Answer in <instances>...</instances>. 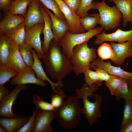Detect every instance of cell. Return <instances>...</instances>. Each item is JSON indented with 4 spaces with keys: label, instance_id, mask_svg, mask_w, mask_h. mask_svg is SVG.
Masks as SVG:
<instances>
[{
    "label": "cell",
    "instance_id": "1",
    "mask_svg": "<svg viewBox=\"0 0 132 132\" xmlns=\"http://www.w3.org/2000/svg\"><path fill=\"white\" fill-rule=\"evenodd\" d=\"M59 42L53 39L42 58L47 73L54 80H61L73 71L70 59L61 51Z\"/></svg>",
    "mask_w": 132,
    "mask_h": 132
},
{
    "label": "cell",
    "instance_id": "2",
    "mask_svg": "<svg viewBox=\"0 0 132 132\" xmlns=\"http://www.w3.org/2000/svg\"><path fill=\"white\" fill-rule=\"evenodd\" d=\"M99 87L96 84L89 86L84 84L80 88L75 90L76 96L79 99L82 100V113L84 115L90 127L98 123V118L102 116L100 109L102 101V97L100 95L94 93L98 89Z\"/></svg>",
    "mask_w": 132,
    "mask_h": 132
},
{
    "label": "cell",
    "instance_id": "3",
    "mask_svg": "<svg viewBox=\"0 0 132 132\" xmlns=\"http://www.w3.org/2000/svg\"><path fill=\"white\" fill-rule=\"evenodd\" d=\"M79 99L76 96H70L60 107L55 109V118L62 128L72 129L78 125L82 114Z\"/></svg>",
    "mask_w": 132,
    "mask_h": 132
},
{
    "label": "cell",
    "instance_id": "4",
    "mask_svg": "<svg viewBox=\"0 0 132 132\" xmlns=\"http://www.w3.org/2000/svg\"><path fill=\"white\" fill-rule=\"evenodd\" d=\"M96 49L90 48L87 42L74 47L70 58L73 67V71L77 76L83 73L90 68L91 62L97 57Z\"/></svg>",
    "mask_w": 132,
    "mask_h": 132
},
{
    "label": "cell",
    "instance_id": "5",
    "mask_svg": "<svg viewBox=\"0 0 132 132\" xmlns=\"http://www.w3.org/2000/svg\"><path fill=\"white\" fill-rule=\"evenodd\" d=\"M93 9H97L100 17L99 24L106 31L111 30L119 26L122 15L117 6H108L105 0L92 3Z\"/></svg>",
    "mask_w": 132,
    "mask_h": 132
},
{
    "label": "cell",
    "instance_id": "6",
    "mask_svg": "<svg viewBox=\"0 0 132 132\" xmlns=\"http://www.w3.org/2000/svg\"><path fill=\"white\" fill-rule=\"evenodd\" d=\"M104 29L101 26L82 33H73L68 32L58 42L62 52L70 59L75 47L88 42L94 36L101 33Z\"/></svg>",
    "mask_w": 132,
    "mask_h": 132
},
{
    "label": "cell",
    "instance_id": "7",
    "mask_svg": "<svg viewBox=\"0 0 132 132\" xmlns=\"http://www.w3.org/2000/svg\"><path fill=\"white\" fill-rule=\"evenodd\" d=\"M44 23H38L26 28L24 43L31 46L35 50L40 59H42L44 53L42 49L40 34Z\"/></svg>",
    "mask_w": 132,
    "mask_h": 132
},
{
    "label": "cell",
    "instance_id": "8",
    "mask_svg": "<svg viewBox=\"0 0 132 132\" xmlns=\"http://www.w3.org/2000/svg\"><path fill=\"white\" fill-rule=\"evenodd\" d=\"M28 88L25 85H17L0 102V117H12L16 115L12 110L14 102L17 98L19 93Z\"/></svg>",
    "mask_w": 132,
    "mask_h": 132
},
{
    "label": "cell",
    "instance_id": "9",
    "mask_svg": "<svg viewBox=\"0 0 132 132\" xmlns=\"http://www.w3.org/2000/svg\"><path fill=\"white\" fill-rule=\"evenodd\" d=\"M35 124L33 132H52L51 123L55 118V110L44 111L36 109Z\"/></svg>",
    "mask_w": 132,
    "mask_h": 132
},
{
    "label": "cell",
    "instance_id": "10",
    "mask_svg": "<svg viewBox=\"0 0 132 132\" xmlns=\"http://www.w3.org/2000/svg\"><path fill=\"white\" fill-rule=\"evenodd\" d=\"M55 0L69 25V32L73 33L85 32V31L81 25L80 18L76 12L70 9L62 0Z\"/></svg>",
    "mask_w": 132,
    "mask_h": 132
},
{
    "label": "cell",
    "instance_id": "11",
    "mask_svg": "<svg viewBox=\"0 0 132 132\" xmlns=\"http://www.w3.org/2000/svg\"><path fill=\"white\" fill-rule=\"evenodd\" d=\"M109 44L113 52V57L111 60L115 65L121 66L127 58L132 56V41L118 43L110 42Z\"/></svg>",
    "mask_w": 132,
    "mask_h": 132
},
{
    "label": "cell",
    "instance_id": "12",
    "mask_svg": "<svg viewBox=\"0 0 132 132\" xmlns=\"http://www.w3.org/2000/svg\"><path fill=\"white\" fill-rule=\"evenodd\" d=\"M96 36L94 43L96 45L101 44L106 41L120 43L132 41V29L124 31L118 28L115 32L111 33H106L105 31H103Z\"/></svg>",
    "mask_w": 132,
    "mask_h": 132
},
{
    "label": "cell",
    "instance_id": "13",
    "mask_svg": "<svg viewBox=\"0 0 132 132\" xmlns=\"http://www.w3.org/2000/svg\"><path fill=\"white\" fill-rule=\"evenodd\" d=\"M35 73L31 67L27 66L24 70L18 73L10 81L12 85H19L26 84H33L41 87L46 85L43 81L38 79L35 76Z\"/></svg>",
    "mask_w": 132,
    "mask_h": 132
},
{
    "label": "cell",
    "instance_id": "14",
    "mask_svg": "<svg viewBox=\"0 0 132 132\" xmlns=\"http://www.w3.org/2000/svg\"><path fill=\"white\" fill-rule=\"evenodd\" d=\"M38 0H31L24 16L26 28L38 23H44L40 10V3Z\"/></svg>",
    "mask_w": 132,
    "mask_h": 132
},
{
    "label": "cell",
    "instance_id": "15",
    "mask_svg": "<svg viewBox=\"0 0 132 132\" xmlns=\"http://www.w3.org/2000/svg\"><path fill=\"white\" fill-rule=\"evenodd\" d=\"M31 52L33 56L34 61L31 67L34 70L36 75V77L39 80L44 81H47L50 85L54 93H57L58 91L57 88L61 87L63 86L62 80H58L56 83H54L51 81L44 72L42 65V63L35 50L32 49Z\"/></svg>",
    "mask_w": 132,
    "mask_h": 132
},
{
    "label": "cell",
    "instance_id": "16",
    "mask_svg": "<svg viewBox=\"0 0 132 132\" xmlns=\"http://www.w3.org/2000/svg\"><path fill=\"white\" fill-rule=\"evenodd\" d=\"M6 66L11 68L18 73L24 70L27 66L20 52L19 45L13 41L10 46Z\"/></svg>",
    "mask_w": 132,
    "mask_h": 132
},
{
    "label": "cell",
    "instance_id": "17",
    "mask_svg": "<svg viewBox=\"0 0 132 132\" xmlns=\"http://www.w3.org/2000/svg\"><path fill=\"white\" fill-rule=\"evenodd\" d=\"M102 69L110 74L130 80L132 79V73L126 71L120 67L112 66L110 61L105 62L99 58H96L90 63V66Z\"/></svg>",
    "mask_w": 132,
    "mask_h": 132
},
{
    "label": "cell",
    "instance_id": "18",
    "mask_svg": "<svg viewBox=\"0 0 132 132\" xmlns=\"http://www.w3.org/2000/svg\"><path fill=\"white\" fill-rule=\"evenodd\" d=\"M40 10L44 21V27L43 32L44 34V40L42 47L43 51L45 54L48 52L51 42L55 37L52 28V21L51 18L43 6H40Z\"/></svg>",
    "mask_w": 132,
    "mask_h": 132
},
{
    "label": "cell",
    "instance_id": "19",
    "mask_svg": "<svg viewBox=\"0 0 132 132\" xmlns=\"http://www.w3.org/2000/svg\"><path fill=\"white\" fill-rule=\"evenodd\" d=\"M44 8L49 14L52 21V28L55 37L54 39L59 42L61 38L69 31V25L66 20H63L56 17L49 9Z\"/></svg>",
    "mask_w": 132,
    "mask_h": 132
},
{
    "label": "cell",
    "instance_id": "20",
    "mask_svg": "<svg viewBox=\"0 0 132 132\" xmlns=\"http://www.w3.org/2000/svg\"><path fill=\"white\" fill-rule=\"evenodd\" d=\"M30 117L17 114L12 117H0V124L4 127L8 132H18Z\"/></svg>",
    "mask_w": 132,
    "mask_h": 132
},
{
    "label": "cell",
    "instance_id": "21",
    "mask_svg": "<svg viewBox=\"0 0 132 132\" xmlns=\"http://www.w3.org/2000/svg\"><path fill=\"white\" fill-rule=\"evenodd\" d=\"M25 21L24 17L9 12L0 23V34H4L11 29Z\"/></svg>",
    "mask_w": 132,
    "mask_h": 132
},
{
    "label": "cell",
    "instance_id": "22",
    "mask_svg": "<svg viewBox=\"0 0 132 132\" xmlns=\"http://www.w3.org/2000/svg\"><path fill=\"white\" fill-rule=\"evenodd\" d=\"M122 15V26L126 27L132 22V0H113Z\"/></svg>",
    "mask_w": 132,
    "mask_h": 132
},
{
    "label": "cell",
    "instance_id": "23",
    "mask_svg": "<svg viewBox=\"0 0 132 132\" xmlns=\"http://www.w3.org/2000/svg\"><path fill=\"white\" fill-rule=\"evenodd\" d=\"M12 40L4 34H0V66H7Z\"/></svg>",
    "mask_w": 132,
    "mask_h": 132
},
{
    "label": "cell",
    "instance_id": "24",
    "mask_svg": "<svg viewBox=\"0 0 132 132\" xmlns=\"http://www.w3.org/2000/svg\"><path fill=\"white\" fill-rule=\"evenodd\" d=\"M26 25L24 22L7 32L4 34L19 45L24 43Z\"/></svg>",
    "mask_w": 132,
    "mask_h": 132
},
{
    "label": "cell",
    "instance_id": "25",
    "mask_svg": "<svg viewBox=\"0 0 132 132\" xmlns=\"http://www.w3.org/2000/svg\"><path fill=\"white\" fill-rule=\"evenodd\" d=\"M116 99H123L125 101L131 100V86L130 80L123 78L114 96Z\"/></svg>",
    "mask_w": 132,
    "mask_h": 132
},
{
    "label": "cell",
    "instance_id": "26",
    "mask_svg": "<svg viewBox=\"0 0 132 132\" xmlns=\"http://www.w3.org/2000/svg\"><path fill=\"white\" fill-rule=\"evenodd\" d=\"M31 0H14L10 6V12L13 14L21 15L24 16L27 7Z\"/></svg>",
    "mask_w": 132,
    "mask_h": 132
},
{
    "label": "cell",
    "instance_id": "27",
    "mask_svg": "<svg viewBox=\"0 0 132 132\" xmlns=\"http://www.w3.org/2000/svg\"><path fill=\"white\" fill-rule=\"evenodd\" d=\"M100 19L99 14L98 13L80 18V20L81 25L85 32L95 28L99 24Z\"/></svg>",
    "mask_w": 132,
    "mask_h": 132
},
{
    "label": "cell",
    "instance_id": "28",
    "mask_svg": "<svg viewBox=\"0 0 132 132\" xmlns=\"http://www.w3.org/2000/svg\"><path fill=\"white\" fill-rule=\"evenodd\" d=\"M19 48L24 63L27 66L31 67L34 61L31 52L32 47L28 44L24 43L19 45Z\"/></svg>",
    "mask_w": 132,
    "mask_h": 132
},
{
    "label": "cell",
    "instance_id": "29",
    "mask_svg": "<svg viewBox=\"0 0 132 132\" xmlns=\"http://www.w3.org/2000/svg\"><path fill=\"white\" fill-rule=\"evenodd\" d=\"M18 73L11 68L6 66H0V85H3Z\"/></svg>",
    "mask_w": 132,
    "mask_h": 132
},
{
    "label": "cell",
    "instance_id": "30",
    "mask_svg": "<svg viewBox=\"0 0 132 132\" xmlns=\"http://www.w3.org/2000/svg\"><path fill=\"white\" fill-rule=\"evenodd\" d=\"M45 6L53 11L54 15L59 18L66 20L65 16L60 10L58 4L55 0H38Z\"/></svg>",
    "mask_w": 132,
    "mask_h": 132
},
{
    "label": "cell",
    "instance_id": "31",
    "mask_svg": "<svg viewBox=\"0 0 132 132\" xmlns=\"http://www.w3.org/2000/svg\"><path fill=\"white\" fill-rule=\"evenodd\" d=\"M84 80L86 84L90 86L96 84L99 87L102 85V82L100 80L98 74L95 71L91 70L90 68L86 69L83 73Z\"/></svg>",
    "mask_w": 132,
    "mask_h": 132
},
{
    "label": "cell",
    "instance_id": "32",
    "mask_svg": "<svg viewBox=\"0 0 132 132\" xmlns=\"http://www.w3.org/2000/svg\"><path fill=\"white\" fill-rule=\"evenodd\" d=\"M97 53L99 57L102 60L111 59L113 55L112 48L109 44L103 43L98 48Z\"/></svg>",
    "mask_w": 132,
    "mask_h": 132
},
{
    "label": "cell",
    "instance_id": "33",
    "mask_svg": "<svg viewBox=\"0 0 132 132\" xmlns=\"http://www.w3.org/2000/svg\"><path fill=\"white\" fill-rule=\"evenodd\" d=\"M33 102L37 109L44 111H54L55 109L51 103L45 101L42 98L37 95H33Z\"/></svg>",
    "mask_w": 132,
    "mask_h": 132
},
{
    "label": "cell",
    "instance_id": "34",
    "mask_svg": "<svg viewBox=\"0 0 132 132\" xmlns=\"http://www.w3.org/2000/svg\"><path fill=\"white\" fill-rule=\"evenodd\" d=\"M132 121V100L125 101L122 120L120 125L121 128Z\"/></svg>",
    "mask_w": 132,
    "mask_h": 132
},
{
    "label": "cell",
    "instance_id": "35",
    "mask_svg": "<svg viewBox=\"0 0 132 132\" xmlns=\"http://www.w3.org/2000/svg\"><path fill=\"white\" fill-rule=\"evenodd\" d=\"M93 0H80L78 8L76 12L80 18L90 15L88 13L89 10L93 9L92 4Z\"/></svg>",
    "mask_w": 132,
    "mask_h": 132
},
{
    "label": "cell",
    "instance_id": "36",
    "mask_svg": "<svg viewBox=\"0 0 132 132\" xmlns=\"http://www.w3.org/2000/svg\"><path fill=\"white\" fill-rule=\"evenodd\" d=\"M123 78L119 76L112 75L109 80L105 82V85L111 95L115 96Z\"/></svg>",
    "mask_w": 132,
    "mask_h": 132
},
{
    "label": "cell",
    "instance_id": "37",
    "mask_svg": "<svg viewBox=\"0 0 132 132\" xmlns=\"http://www.w3.org/2000/svg\"><path fill=\"white\" fill-rule=\"evenodd\" d=\"M66 96L64 91L60 89L57 93L53 94L50 96L51 103L55 109H57L63 104Z\"/></svg>",
    "mask_w": 132,
    "mask_h": 132
},
{
    "label": "cell",
    "instance_id": "38",
    "mask_svg": "<svg viewBox=\"0 0 132 132\" xmlns=\"http://www.w3.org/2000/svg\"><path fill=\"white\" fill-rule=\"evenodd\" d=\"M36 112V110L33 112L28 120L20 129L18 132H33L35 126Z\"/></svg>",
    "mask_w": 132,
    "mask_h": 132
},
{
    "label": "cell",
    "instance_id": "39",
    "mask_svg": "<svg viewBox=\"0 0 132 132\" xmlns=\"http://www.w3.org/2000/svg\"><path fill=\"white\" fill-rule=\"evenodd\" d=\"M90 68L95 70L100 80L102 82L103 81L105 82L108 81L112 76V75L110 74L105 70L100 68L92 66L90 67Z\"/></svg>",
    "mask_w": 132,
    "mask_h": 132
},
{
    "label": "cell",
    "instance_id": "40",
    "mask_svg": "<svg viewBox=\"0 0 132 132\" xmlns=\"http://www.w3.org/2000/svg\"><path fill=\"white\" fill-rule=\"evenodd\" d=\"M72 10L76 12L79 7L80 0H62Z\"/></svg>",
    "mask_w": 132,
    "mask_h": 132
},
{
    "label": "cell",
    "instance_id": "41",
    "mask_svg": "<svg viewBox=\"0 0 132 132\" xmlns=\"http://www.w3.org/2000/svg\"><path fill=\"white\" fill-rule=\"evenodd\" d=\"M12 0H0V8L3 10L10 9Z\"/></svg>",
    "mask_w": 132,
    "mask_h": 132
},
{
    "label": "cell",
    "instance_id": "42",
    "mask_svg": "<svg viewBox=\"0 0 132 132\" xmlns=\"http://www.w3.org/2000/svg\"><path fill=\"white\" fill-rule=\"evenodd\" d=\"M8 89L3 85H0V102L10 93Z\"/></svg>",
    "mask_w": 132,
    "mask_h": 132
},
{
    "label": "cell",
    "instance_id": "43",
    "mask_svg": "<svg viewBox=\"0 0 132 132\" xmlns=\"http://www.w3.org/2000/svg\"><path fill=\"white\" fill-rule=\"evenodd\" d=\"M121 132H132V121L121 128Z\"/></svg>",
    "mask_w": 132,
    "mask_h": 132
},
{
    "label": "cell",
    "instance_id": "44",
    "mask_svg": "<svg viewBox=\"0 0 132 132\" xmlns=\"http://www.w3.org/2000/svg\"><path fill=\"white\" fill-rule=\"evenodd\" d=\"M6 128L3 126L1 125L0 126V132H7Z\"/></svg>",
    "mask_w": 132,
    "mask_h": 132
},
{
    "label": "cell",
    "instance_id": "45",
    "mask_svg": "<svg viewBox=\"0 0 132 132\" xmlns=\"http://www.w3.org/2000/svg\"><path fill=\"white\" fill-rule=\"evenodd\" d=\"M131 86V99L132 100V79L130 80Z\"/></svg>",
    "mask_w": 132,
    "mask_h": 132
},
{
    "label": "cell",
    "instance_id": "46",
    "mask_svg": "<svg viewBox=\"0 0 132 132\" xmlns=\"http://www.w3.org/2000/svg\"><path fill=\"white\" fill-rule=\"evenodd\" d=\"M110 1H112L113 0H109Z\"/></svg>",
    "mask_w": 132,
    "mask_h": 132
},
{
    "label": "cell",
    "instance_id": "47",
    "mask_svg": "<svg viewBox=\"0 0 132 132\" xmlns=\"http://www.w3.org/2000/svg\"></svg>",
    "mask_w": 132,
    "mask_h": 132
},
{
    "label": "cell",
    "instance_id": "48",
    "mask_svg": "<svg viewBox=\"0 0 132 132\" xmlns=\"http://www.w3.org/2000/svg\"><path fill=\"white\" fill-rule=\"evenodd\" d=\"M12 0V1L13 0Z\"/></svg>",
    "mask_w": 132,
    "mask_h": 132
}]
</instances>
